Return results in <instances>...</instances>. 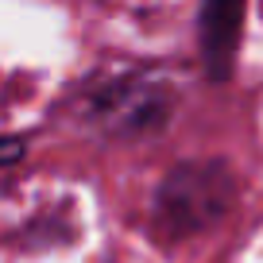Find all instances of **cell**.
I'll return each instance as SVG.
<instances>
[{"label":"cell","mask_w":263,"mask_h":263,"mask_svg":"<svg viewBox=\"0 0 263 263\" xmlns=\"http://www.w3.org/2000/svg\"><path fill=\"white\" fill-rule=\"evenodd\" d=\"M20 155H24V143H20V140H0V166L16 163Z\"/></svg>","instance_id":"obj_3"},{"label":"cell","mask_w":263,"mask_h":263,"mask_svg":"<svg viewBox=\"0 0 263 263\" xmlns=\"http://www.w3.org/2000/svg\"><path fill=\"white\" fill-rule=\"evenodd\" d=\"M244 0H205L201 8V58L213 82H224L236 62Z\"/></svg>","instance_id":"obj_2"},{"label":"cell","mask_w":263,"mask_h":263,"mask_svg":"<svg viewBox=\"0 0 263 263\" xmlns=\"http://www.w3.org/2000/svg\"><path fill=\"white\" fill-rule=\"evenodd\" d=\"M232 178L224 166H178L159 194V217L171 232H201L229 209Z\"/></svg>","instance_id":"obj_1"}]
</instances>
